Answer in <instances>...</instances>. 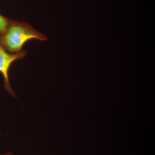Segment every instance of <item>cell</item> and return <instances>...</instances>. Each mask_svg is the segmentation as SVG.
Returning a JSON list of instances; mask_svg holds the SVG:
<instances>
[{
  "label": "cell",
  "instance_id": "1",
  "mask_svg": "<svg viewBox=\"0 0 155 155\" xmlns=\"http://www.w3.org/2000/svg\"><path fill=\"white\" fill-rule=\"evenodd\" d=\"M31 39L45 41L48 38L27 22L10 19L5 31L0 35V43L7 51L16 54L21 51L24 45Z\"/></svg>",
  "mask_w": 155,
  "mask_h": 155
},
{
  "label": "cell",
  "instance_id": "5",
  "mask_svg": "<svg viewBox=\"0 0 155 155\" xmlns=\"http://www.w3.org/2000/svg\"><path fill=\"white\" fill-rule=\"evenodd\" d=\"M5 1H7V0H5Z\"/></svg>",
  "mask_w": 155,
  "mask_h": 155
},
{
  "label": "cell",
  "instance_id": "3",
  "mask_svg": "<svg viewBox=\"0 0 155 155\" xmlns=\"http://www.w3.org/2000/svg\"><path fill=\"white\" fill-rule=\"evenodd\" d=\"M10 19L0 14V35L3 34L5 31Z\"/></svg>",
  "mask_w": 155,
  "mask_h": 155
},
{
  "label": "cell",
  "instance_id": "2",
  "mask_svg": "<svg viewBox=\"0 0 155 155\" xmlns=\"http://www.w3.org/2000/svg\"><path fill=\"white\" fill-rule=\"evenodd\" d=\"M27 54L25 51H21L16 54H11L3 48L0 43V73L4 79V87L5 90L12 96L17 98L10 84L9 78V70L14 61L23 59Z\"/></svg>",
  "mask_w": 155,
  "mask_h": 155
},
{
  "label": "cell",
  "instance_id": "4",
  "mask_svg": "<svg viewBox=\"0 0 155 155\" xmlns=\"http://www.w3.org/2000/svg\"><path fill=\"white\" fill-rule=\"evenodd\" d=\"M0 155H14V154L11 152H6L0 153Z\"/></svg>",
  "mask_w": 155,
  "mask_h": 155
},
{
  "label": "cell",
  "instance_id": "6",
  "mask_svg": "<svg viewBox=\"0 0 155 155\" xmlns=\"http://www.w3.org/2000/svg\"><path fill=\"white\" fill-rule=\"evenodd\" d=\"M0 135H1V134H0Z\"/></svg>",
  "mask_w": 155,
  "mask_h": 155
}]
</instances>
